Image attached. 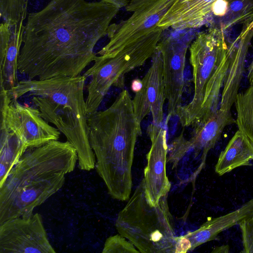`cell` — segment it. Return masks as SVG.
<instances>
[{
  "label": "cell",
  "mask_w": 253,
  "mask_h": 253,
  "mask_svg": "<svg viewBox=\"0 0 253 253\" xmlns=\"http://www.w3.org/2000/svg\"><path fill=\"white\" fill-rule=\"evenodd\" d=\"M239 227L242 234V253H253V214L244 220Z\"/></svg>",
  "instance_id": "obj_26"
},
{
  "label": "cell",
  "mask_w": 253,
  "mask_h": 253,
  "mask_svg": "<svg viewBox=\"0 0 253 253\" xmlns=\"http://www.w3.org/2000/svg\"><path fill=\"white\" fill-rule=\"evenodd\" d=\"M133 244L120 234L108 237L103 249V253H139Z\"/></svg>",
  "instance_id": "obj_25"
},
{
  "label": "cell",
  "mask_w": 253,
  "mask_h": 253,
  "mask_svg": "<svg viewBox=\"0 0 253 253\" xmlns=\"http://www.w3.org/2000/svg\"><path fill=\"white\" fill-rule=\"evenodd\" d=\"M248 69V79L250 84H253V59Z\"/></svg>",
  "instance_id": "obj_31"
},
{
  "label": "cell",
  "mask_w": 253,
  "mask_h": 253,
  "mask_svg": "<svg viewBox=\"0 0 253 253\" xmlns=\"http://www.w3.org/2000/svg\"><path fill=\"white\" fill-rule=\"evenodd\" d=\"M253 28L234 40L229 65L225 78L219 108L231 111L240 86L245 60L252 39Z\"/></svg>",
  "instance_id": "obj_18"
},
{
  "label": "cell",
  "mask_w": 253,
  "mask_h": 253,
  "mask_svg": "<svg viewBox=\"0 0 253 253\" xmlns=\"http://www.w3.org/2000/svg\"><path fill=\"white\" fill-rule=\"evenodd\" d=\"M65 174H53L0 196V224L14 218L27 217L63 186Z\"/></svg>",
  "instance_id": "obj_12"
},
{
  "label": "cell",
  "mask_w": 253,
  "mask_h": 253,
  "mask_svg": "<svg viewBox=\"0 0 253 253\" xmlns=\"http://www.w3.org/2000/svg\"><path fill=\"white\" fill-rule=\"evenodd\" d=\"M140 90L132 99L135 115L141 123L150 113L153 124L160 125L164 119L163 106L166 99L162 53L157 46L148 71L141 80Z\"/></svg>",
  "instance_id": "obj_14"
},
{
  "label": "cell",
  "mask_w": 253,
  "mask_h": 253,
  "mask_svg": "<svg viewBox=\"0 0 253 253\" xmlns=\"http://www.w3.org/2000/svg\"><path fill=\"white\" fill-rule=\"evenodd\" d=\"M227 9L225 14L219 18V26L225 30L242 24L245 30L253 21V0H226Z\"/></svg>",
  "instance_id": "obj_23"
},
{
  "label": "cell",
  "mask_w": 253,
  "mask_h": 253,
  "mask_svg": "<svg viewBox=\"0 0 253 253\" xmlns=\"http://www.w3.org/2000/svg\"><path fill=\"white\" fill-rule=\"evenodd\" d=\"M191 149L189 140H186L182 132L171 142L168 149L167 162L172 165V168H176L179 161Z\"/></svg>",
  "instance_id": "obj_24"
},
{
  "label": "cell",
  "mask_w": 253,
  "mask_h": 253,
  "mask_svg": "<svg viewBox=\"0 0 253 253\" xmlns=\"http://www.w3.org/2000/svg\"><path fill=\"white\" fill-rule=\"evenodd\" d=\"M227 2L226 0H217L213 4L212 13L213 17L219 18L223 16L227 11Z\"/></svg>",
  "instance_id": "obj_28"
},
{
  "label": "cell",
  "mask_w": 253,
  "mask_h": 253,
  "mask_svg": "<svg viewBox=\"0 0 253 253\" xmlns=\"http://www.w3.org/2000/svg\"><path fill=\"white\" fill-rule=\"evenodd\" d=\"M86 80L84 75L27 79L19 81L7 92L12 99L32 96L42 117L53 124L76 149L80 169L89 171L95 168V158L88 137L84 92Z\"/></svg>",
  "instance_id": "obj_3"
},
{
  "label": "cell",
  "mask_w": 253,
  "mask_h": 253,
  "mask_svg": "<svg viewBox=\"0 0 253 253\" xmlns=\"http://www.w3.org/2000/svg\"><path fill=\"white\" fill-rule=\"evenodd\" d=\"M164 30L158 27L139 40L126 45L111 56L97 55L93 64L84 74L89 79L85 99L87 115L94 113L112 85L123 87L126 74L143 65L152 57Z\"/></svg>",
  "instance_id": "obj_6"
},
{
  "label": "cell",
  "mask_w": 253,
  "mask_h": 253,
  "mask_svg": "<svg viewBox=\"0 0 253 253\" xmlns=\"http://www.w3.org/2000/svg\"><path fill=\"white\" fill-rule=\"evenodd\" d=\"M142 85L141 80L135 79L132 82L131 89L135 93L138 91Z\"/></svg>",
  "instance_id": "obj_30"
},
{
  "label": "cell",
  "mask_w": 253,
  "mask_h": 253,
  "mask_svg": "<svg viewBox=\"0 0 253 253\" xmlns=\"http://www.w3.org/2000/svg\"><path fill=\"white\" fill-rule=\"evenodd\" d=\"M235 122L231 111L218 108L193 126L194 128L189 141L195 154L202 152L201 169L205 164L208 152L214 148L224 129Z\"/></svg>",
  "instance_id": "obj_17"
},
{
  "label": "cell",
  "mask_w": 253,
  "mask_h": 253,
  "mask_svg": "<svg viewBox=\"0 0 253 253\" xmlns=\"http://www.w3.org/2000/svg\"><path fill=\"white\" fill-rule=\"evenodd\" d=\"M168 196L164 195L156 206H151L142 179L118 213L117 231L141 253H175L176 236Z\"/></svg>",
  "instance_id": "obj_5"
},
{
  "label": "cell",
  "mask_w": 253,
  "mask_h": 253,
  "mask_svg": "<svg viewBox=\"0 0 253 253\" xmlns=\"http://www.w3.org/2000/svg\"><path fill=\"white\" fill-rule=\"evenodd\" d=\"M252 28H253V21H252V22L249 25V26L248 27V28L244 31H241V33L242 34H244V33H245L246 32H247V31H249V30H250L251 29H252Z\"/></svg>",
  "instance_id": "obj_33"
},
{
  "label": "cell",
  "mask_w": 253,
  "mask_h": 253,
  "mask_svg": "<svg viewBox=\"0 0 253 253\" xmlns=\"http://www.w3.org/2000/svg\"><path fill=\"white\" fill-rule=\"evenodd\" d=\"M191 243L184 235L176 237L175 253H186L190 252Z\"/></svg>",
  "instance_id": "obj_27"
},
{
  "label": "cell",
  "mask_w": 253,
  "mask_h": 253,
  "mask_svg": "<svg viewBox=\"0 0 253 253\" xmlns=\"http://www.w3.org/2000/svg\"><path fill=\"white\" fill-rule=\"evenodd\" d=\"M212 253H228L229 252L228 246H222L214 248Z\"/></svg>",
  "instance_id": "obj_32"
},
{
  "label": "cell",
  "mask_w": 253,
  "mask_h": 253,
  "mask_svg": "<svg viewBox=\"0 0 253 253\" xmlns=\"http://www.w3.org/2000/svg\"><path fill=\"white\" fill-rule=\"evenodd\" d=\"M217 0H177L160 21L158 27L183 30L213 22V4Z\"/></svg>",
  "instance_id": "obj_15"
},
{
  "label": "cell",
  "mask_w": 253,
  "mask_h": 253,
  "mask_svg": "<svg viewBox=\"0 0 253 253\" xmlns=\"http://www.w3.org/2000/svg\"><path fill=\"white\" fill-rule=\"evenodd\" d=\"M253 214V198L234 211L208 219L197 230L188 232L184 235L191 243L190 252L205 243L214 240L220 233L239 225Z\"/></svg>",
  "instance_id": "obj_19"
},
{
  "label": "cell",
  "mask_w": 253,
  "mask_h": 253,
  "mask_svg": "<svg viewBox=\"0 0 253 253\" xmlns=\"http://www.w3.org/2000/svg\"><path fill=\"white\" fill-rule=\"evenodd\" d=\"M3 22L0 25V86L7 90L18 83L17 61L23 43L25 25Z\"/></svg>",
  "instance_id": "obj_16"
},
{
  "label": "cell",
  "mask_w": 253,
  "mask_h": 253,
  "mask_svg": "<svg viewBox=\"0 0 253 253\" xmlns=\"http://www.w3.org/2000/svg\"><path fill=\"white\" fill-rule=\"evenodd\" d=\"M55 252L40 214L14 218L0 224V253Z\"/></svg>",
  "instance_id": "obj_10"
},
{
  "label": "cell",
  "mask_w": 253,
  "mask_h": 253,
  "mask_svg": "<svg viewBox=\"0 0 253 253\" xmlns=\"http://www.w3.org/2000/svg\"><path fill=\"white\" fill-rule=\"evenodd\" d=\"M113 4L120 8L126 7L130 2L133 0H100Z\"/></svg>",
  "instance_id": "obj_29"
},
{
  "label": "cell",
  "mask_w": 253,
  "mask_h": 253,
  "mask_svg": "<svg viewBox=\"0 0 253 253\" xmlns=\"http://www.w3.org/2000/svg\"><path fill=\"white\" fill-rule=\"evenodd\" d=\"M0 186L6 180L13 167L27 150L21 138L7 126L0 114Z\"/></svg>",
  "instance_id": "obj_21"
},
{
  "label": "cell",
  "mask_w": 253,
  "mask_h": 253,
  "mask_svg": "<svg viewBox=\"0 0 253 253\" xmlns=\"http://www.w3.org/2000/svg\"><path fill=\"white\" fill-rule=\"evenodd\" d=\"M253 160V147L238 130L229 140L225 148L220 153L215 171L221 176L241 166H252Z\"/></svg>",
  "instance_id": "obj_20"
},
{
  "label": "cell",
  "mask_w": 253,
  "mask_h": 253,
  "mask_svg": "<svg viewBox=\"0 0 253 253\" xmlns=\"http://www.w3.org/2000/svg\"><path fill=\"white\" fill-rule=\"evenodd\" d=\"M120 9L102 0H51L28 15L18 72L38 80L81 75Z\"/></svg>",
  "instance_id": "obj_1"
},
{
  "label": "cell",
  "mask_w": 253,
  "mask_h": 253,
  "mask_svg": "<svg viewBox=\"0 0 253 253\" xmlns=\"http://www.w3.org/2000/svg\"><path fill=\"white\" fill-rule=\"evenodd\" d=\"M161 39L158 46L163 58L164 82L168 113L169 116H177L182 106L185 58L192 38L188 35H183L176 37L170 36Z\"/></svg>",
  "instance_id": "obj_11"
},
{
  "label": "cell",
  "mask_w": 253,
  "mask_h": 253,
  "mask_svg": "<svg viewBox=\"0 0 253 253\" xmlns=\"http://www.w3.org/2000/svg\"><path fill=\"white\" fill-rule=\"evenodd\" d=\"M0 114L8 127L23 140L28 149L58 140L60 132L46 121L38 108L24 105L12 99L7 90L0 87Z\"/></svg>",
  "instance_id": "obj_9"
},
{
  "label": "cell",
  "mask_w": 253,
  "mask_h": 253,
  "mask_svg": "<svg viewBox=\"0 0 253 253\" xmlns=\"http://www.w3.org/2000/svg\"><path fill=\"white\" fill-rule=\"evenodd\" d=\"M140 124L126 90L106 110L87 115L95 168L109 194L118 200L126 201L131 194V169L136 141L141 135Z\"/></svg>",
  "instance_id": "obj_2"
},
{
  "label": "cell",
  "mask_w": 253,
  "mask_h": 253,
  "mask_svg": "<svg viewBox=\"0 0 253 253\" xmlns=\"http://www.w3.org/2000/svg\"><path fill=\"white\" fill-rule=\"evenodd\" d=\"M237 112L235 120L238 130L253 147V84L238 93L234 102Z\"/></svg>",
  "instance_id": "obj_22"
},
{
  "label": "cell",
  "mask_w": 253,
  "mask_h": 253,
  "mask_svg": "<svg viewBox=\"0 0 253 253\" xmlns=\"http://www.w3.org/2000/svg\"><path fill=\"white\" fill-rule=\"evenodd\" d=\"M177 0H133L126 7L132 12L126 20L111 24L107 35L109 41L97 53L105 57L115 55L156 29L163 16Z\"/></svg>",
  "instance_id": "obj_8"
},
{
  "label": "cell",
  "mask_w": 253,
  "mask_h": 253,
  "mask_svg": "<svg viewBox=\"0 0 253 253\" xmlns=\"http://www.w3.org/2000/svg\"><path fill=\"white\" fill-rule=\"evenodd\" d=\"M223 30L211 25L198 33L190 44L194 92L191 101L182 106L177 115L183 126H193L219 108L234 44V41H227Z\"/></svg>",
  "instance_id": "obj_4"
},
{
  "label": "cell",
  "mask_w": 253,
  "mask_h": 253,
  "mask_svg": "<svg viewBox=\"0 0 253 253\" xmlns=\"http://www.w3.org/2000/svg\"><path fill=\"white\" fill-rule=\"evenodd\" d=\"M78 160L76 149L68 141L53 140L28 149L0 186V196L47 176L73 171Z\"/></svg>",
  "instance_id": "obj_7"
},
{
  "label": "cell",
  "mask_w": 253,
  "mask_h": 253,
  "mask_svg": "<svg viewBox=\"0 0 253 253\" xmlns=\"http://www.w3.org/2000/svg\"><path fill=\"white\" fill-rule=\"evenodd\" d=\"M147 133L151 146L146 156L147 163L143 179L146 199L151 206H155L162 196L169 193L171 187L166 173L168 147L164 127L150 124Z\"/></svg>",
  "instance_id": "obj_13"
}]
</instances>
